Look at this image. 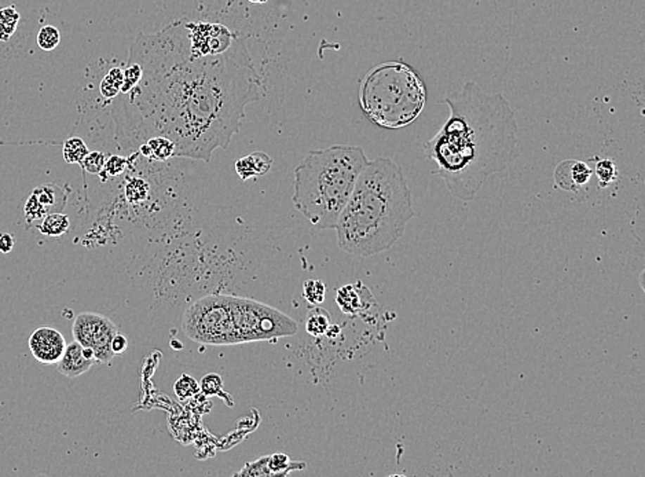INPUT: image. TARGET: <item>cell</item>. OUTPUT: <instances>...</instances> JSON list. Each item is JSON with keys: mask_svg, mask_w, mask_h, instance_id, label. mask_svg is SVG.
<instances>
[{"mask_svg": "<svg viewBox=\"0 0 645 477\" xmlns=\"http://www.w3.org/2000/svg\"><path fill=\"white\" fill-rule=\"evenodd\" d=\"M128 61L142 73L129 93L110 100L120 153L164 136L174 142L175 159L210 162L240 131L246 106L262 96L243 36L227 51L204 55L191 50L186 25L178 21L160 32L141 33Z\"/></svg>", "mask_w": 645, "mask_h": 477, "instance_id": "cell-1", "label": "cell"}, {"mask_svg": "<svg viewBox=\"0 0 645 477\" xmlns=\"http://www.w3.org/2000/svg\"><path fill=\"white\" fill-rule=\"evenodd\" d=\"M443 103L450 115L424 145V153L450 194L469 202L489 176L518 157L516 115L505 96L489 94L475 81H466Z\"/></svg>", "mask_w": 645, "mask_h": 477, "instance_id": "cell-2", "label": "cell"}, {"mask_svg": "<svg viewBox=\"0 0 645 477\" xmlns=\"http://www.w3.org/2000/svg\"><path fill=\"white\" fill-rule=\"evenodd\" d=\"M414 215L400 165L387 157L369 161L338 216V248L358 257L378 255L400 240Z\"/></svg>", "mask_w": 645, "mask_h": 477, "instance_id": "cell-3", "label": "cell"}, {"mask_svg": "<svg viewBox=\"0 0 645 477\" xmlns=\"http://www.w3.org/2000/svg\"><path fill=\"white\" fill-rule=\"evenodd\" d=\"M368 162L359 146L335 145L311 150L295 169V208L317 230L335 228Z\"/></svg>", "mask_w": 645, "mask_h": 477, "instance_id": "cell-4", "label": "cell"}, {"mask_svg": "<svg viewBox=\"0 0 645 477\" xmlns=\"http://www.w3.org/2000/svg\"><path fill=\"white\" fill-rule=\"evenodd\" d=\"M184 332L201 344L233 346L293 336L298 323L270 306L236 296H208L187 308Z\"/></svg>", "mask_w": 645, "mask_h": 477, "instance_id": "cell-5", "label": "cell"}, {"mask_svg": "<svg viewBox=\"0 0 645 477\" xmlns=\"http://www.w3.org/2000/svg\"><path fill=\"white\" fill-rule=\"evenodd\" d=\"M427 89L419 73L403 61L370 69L359 84V105L371 123L385 129L407 127L419 119Z\"/></svg>", "mask_w": 645, "mask_h": 477, "instance_id": "cell-6", "label": "cell"}, {"mask_svg": "<svg viewBox=\"0 0 645 477\" xmlns=\"http://www.w3.org/2000/svg\"><path fill=\"white\" fill-rule=\"evenodd\" d=\"M117 332L116 325L110 319L94 313L77 315L72 326L73 339L84 348H91L95 360L101 363H109L113 359L115 353L110 344Z\"/></svg>", "mask_w": 645, "mask_h": 477, "instance_id": "cell-7", "label": "cell"}, {"mask_svg": "<svg viewBox=\"0 0 645 477\" xmlns=\"http://www.w3.org/2000/svg\"><path fill=\"white\" fill-rule=\"evenodd\" d=\"M66 348L61 332L53 327H40L30 337V350L36 360L44 365H56Z\"/></svg>", "mask_w": 645, "mask_h": 477, "instance_id": "cell-8", "label": "cell"}, {"mask_svg": "<svg viewBox=\"0 0 645 477\" xmlns=\"http://www.w3.org/2000/svg\"><path fill=\"white\" fill-rule=\"evenodd\" d=\"M592 168L580 159H564L554 169V183L566 191L581 190L592 179Z\"/></svg>", "mask_w": 645, "mask_h": 477, "instance_id": "cell-9", "label": "cell"}, {"mask_svg": "<svg viewBox=\"0 0 645 477\" xmlns=\"http://www.w3.org/2000/svg\"><path fill=\"white\" fill-rule=\"evenodd\" d=\"M371 294L361 282L340 287L336 294V303L341 313L347 315H358L370 308Z\"/></svg>", "mask_w": 645, "mask_h": 477, "instance_id": "cell-10", "label": "cell"}, {"mask_svg": "<svg viewBox=\"0 0 645 477\" xmlns=\"http://www.w3.org/2000/svg\"><path fill=\"white\" fill-rule=\"evenodd\" d=\"M94 363L95 360L84 356L83 346L75 340L73 343L66 344V348L63 351L61 359L56 365H57V370L61 373L62 376L68 379H76L87 373L94 366Z\"/></svg>", "mask_w": 645, "mask_h": 477, "instance_id": "cell-11", "label": "cell"}, {"mask_svg": "<svg viewBox=\"0 0 645 477\" xmlns=\"http://www.w3.org/2000/svg\"><path fill=\"white\" fill-rule=\"evenodd\" d=\"M273 165V159L263 152H255L243 159H237L234 169L243 181H250L257 176L266 175Z\"/></svg>", "mask_w": 645, "mask_h": 477, "instance_id": "cell-12", "label": "cell"}, {"mask_svg": "<svg viewBox=\"0 0 645 477\" xmlns=\"http://www.w3.org/2000/svg\"><path fill=\"white\" fill-rule=\"evenodd\" d=\"M142 157L152 159V161H158V162H165L168 159H175V145L172 141L164 136H153L145 141L138 150H136Z\"/></svg>", "mask_w": 645, "mask_h": 477, "instance_id": "cell-13", "label": "cell"}, {"mask_svg": "<svg viewBox=\"0 0 645 477\" xmlns=\"http://www.w3.org/2000/svg\"><path fill=\"white\" fill-rule=\"evenodd\" d=\"M33 194L37 197L39 202L46 208L47 214L61 212L66 205L68 192L56 185L39 186L33 190Z\"/></svg>", "mask_w": 645, "mask_h": 477, "instance_id": "cell-14", "label": "cell"}, {"mask_svg": "<svg viewBox=\"0 0 645 477\" xmlns=\"http://www.w3.org/2000/svg\"><path fill=\"white\" fill-rule=\"evenodd\" d=\"M124 81V69L116 66L112 67L101 80L99 84V94L106 100V103H110L116 96L120 94L122 86Z\"/></svg>", "mask_w": 645, "mask_h": 477, "instance_id": "cell-15", "label": "cell"}, {"mask_svg": "<svg viewBox=\"0 0 645 477\" xmlns=\"http://www.w3.org/2000/svg\"><path fill=\"white\" fill-rule=\"evenodd\" d=\"M332 327V319L326 310L315 307L309 310L306 318V330L312 337L325 336Z\"/></svg>", "mask_w": 645, "mask_h": 477, "instance_id": "cell-16", "label": "cell"}, {"mask_svg": "<svg viewBox=\"0 0 645 477\" xmlns=\"http://www.w3.org/2000/svg\"><path fill=\"white\" fill-rule=\"evenodd\" d=\"M70 221L61 212L47 214L41 223L37 226L39 231L46 237H61L69 231Z\"/></svg>", "mask_w": 645, "mask_h": 477, "instance_id": "cell-17", "label": "cell"}, {"mask_svg": "<svg viewBox=\"0 0 645 477\" xmlns=\"http://www.w3.org/2000/svg\"><path fill=\"white\" fill-rule=\"evenodd\" d=\"M267 468L270 476H286L293 471L305 469V462H295L286 454H273L267 458Z\"/></svg>", "mask_w": 645, "mask_h": 477, "instance_id": "cell-18", "label": "cell"}, {"mask_svg": "<svg viewBox=\"0 0 645 477\" xmlns=\"http://www.w3.org/2000/svg\"><path fill=\"white\" fill-rule=\"evenodd\" d=\"M129 156H122V155H110L106 157L103 169L98 174L102 182H108L110 179L119 178L123 175L124 172L129 168Z\"/></svg>", "mask_w": 645, "mask_h": 477, "instance_id": "cell-19", "label": "cell"}, {"mask_svg": "<svg viewBox=\"0 0 645 477\" xmlns=\"http://www.w3.org/2000/svg\"><path fill=\"white\" fill-rule=\"evenodd\" d=\"M89 148L80 136H72L65 141L62 153L63 159L68 164H79L89 155Z\"/></svg>", "mask_w": 645, "mask_h": 477, "instance_id": "cell-20", "label": "cell"}, {"mask_svg": "<svg viewBox=\"0 0 645 477\" xmlns=\"http://www.w3.org/2000/svg\"><path fill=\"white\" fill-rule=\"evenodd\" d=\"M21 15L15 10L14 6H7L0 8V40L7 41L14 32L17 31V27L20 24Z\"/></svg>", "mask_w": 645, "mask_h": 477, "instance_id": "cell-21", "label": "cell"}, {"mask_svg": "<svg viewBox=\"0 0 645 477\" xmlns=\"http://www.w3.org/2000/svg\"><path fill=\"white\" fill-rule=\"evenodd\" d=\"M596 176L599 179V186L600 188H607L615 182L618 176V169L615 165L614 161L610 159H603L597 161L596 168H594Z\"/></svg>", "mask_w": 645, "mask_h": 477, "instance_id": "cell-22", "label": "cell"}, {"mask_svg": "<svg viewBox=\"0 0 645 477\" xmlns=\"http://www.w3.org/2000/svg\"><path fill=\"white\" fill-rule=\"evenodd\" d=\"M61 41V33L53 25H44L37 33V44L43 51H53Z\"/></svg>", "mask_w": 645, "mask_h": 477, "instance_id": "cell-23", "label": "cell"}, {"mask_svg": "<svg viewBox=\"0 0 645 477\" xmlns=\"http://www.w3.org/2000/svg\"><path fill=\"white\" fill-rule=\"evenodd\" d=\"M174 392L179 398V400H187L193 396H196L200 392V384L198 381L187 374H182L174 385Z\"/></svg>", "mask_w": 645, "mask_h": 477, "instance_id": "cell-24", "label": "cell"}, {"mask_svg": "<svg viewBox=\"0 0 645 477\" xmlns=\"http://www.w3.org/2000/svg\"><path fill=\"white\" fill-rule=\"evenodd\" d=\"M326 287L319 280H308L303 285V297L311 306H318L325 301Z\"/></svg>", "mask_w": 645, "mask_h": 477, "instance_id": "cell-25", "label": "cell"}, {"mask_svg": "<svg viewBox=\"0 0 645 477\" xmlns=\"http://www.w3.org/2000/svg\"><path fill=\"white\" fill-rule=\"evenodd\" d=\"M106 157L108 156L103 152H99V150L89 152V155L80 162V166L86 172L91 174V175H98L103 169Z\"/></svg>", "mask_w": 645, "mask_h": 477, "instance_id": "cell-26", "label": "cell"}, {"mask_svg": "<svg viewBox=\"0 0 645 477\" xmlns=\"http://www.w3.org/2000/svg\"><path fill=\"white\" fill-rule=\"evenodd\" d=\"M267 458L269 457H262L253 462L246 464L245 466L236 473V476L245 477H259L270 476L269 475V468H267Z\"/></svg>", "mask_w": 645, "mask_h": 477, "instance_id": "cell-27", "label": "cell"}, {"mask_svg": "<svg viewBox=\"0 0 645 477\" xmlns=\"http://www.w3.org/2000/svg\"><path fill=\"white\" fill-rule=\"evenodd\" d=\"M24 214H25V218L28 222H34V221H40L43 219L46 215H47V211L46 208L39 202L37 197L32 192L30 195V198L27 200V204L24 207Z\"/></svg>", "mask_w": 645, "mask_h": 477, "instance_id": "cell-28", "label": "cell"}, {"mask_svg": "<svg viewBox=\"0 0 645 477\" xmlns=\"http://www.w3.org/2000/svg\"><path fill=\"white\" fill-rule=\"evenodd\" d=\"M200 391H203L208 396H215V395L222 396L223 379L219 374H215V373L207 374L200 382Z\"/></svg>", "mask_w": 645, "mask_h": 477, "instance_id": "cell-29", "label": "cell"}, {"mask_svg": "<svg viewBox=\"0 0 645 477\" xmlns=\"http://www.w3.org/2000/svg\"><path fill=\"white\" fill-rule=\"evenodd\" d=\"M110 348H112V352L115 355H120L123 353L128 348V340L125 339V336L122 334V333H116L113 340H112V344H110Z\"/></svg>", "mask_w": 645, "mask_h": 477, "instance_id": "cell-30", "label": "cell"}, {"mask_svg": "<svg viewBox=\"0 0 645 477\" xmlns=\"http://www.w3.org/2000/svg\"><path fill=\"white\" fill-rule=\"evenodd\" d=\"M14 248V237L11 234H1L0 235V252L1 254H10Z\"/></svg>", "mask_w": 645, "mask_h": 477, "instance_id": "cell-31", "label": "cell"}, {"mask_svg": "<svg viewBox=\"0 0 645 477\" xmlns=\"http://www.w3.org/2000/svg\"><path fill=\"white\" fill-rule=\"evenodd\" d=\"M248 1L252 3V4H264V3H267L269 0H248Z\"/></svg>", "mask_w": 645, "mask_h": 477, "instance_id": "cell-32", "label": "cell"}, {"mask_svg": "<svg viewBox=\"0 0 645 477\" xmlns=\"http://www.w3.org/2000/svg\"><path fill=\"white\" fill-rule=\"evenodd\" d=\"M643 278H644V271H641V274H640V285H641V289L645 290L644 280Z\"/></svg>", "mask_w": 645, "mask_h": 477, "instance_id": "cell-33", "label": "cell"}]
</instances>
